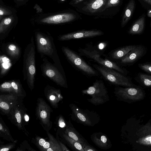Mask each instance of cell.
<instances>
[{
  "mask_svg": "<svg viewBox=\"0 0 151 151\" xmlns=\"http://www.w3.org/2000/svg\"><path fill=\"white\" fill-rule=\"evenodd\" d=\"M35 57V46L32 37L30 43L25 49L23 70L24 80H27L31 89L34 87L36 73Z\"/></svg>",
  "mask_w": 151,
  "mask_h": 151,
  "instance_id": "cell-1",
  "label": "cell"
},
{
  "mask_svg": "<svg viewBox=\"0 0 151 151\" xmlns=\"http://www.w3.org/2000/svg\"><path fill=\"white\" fill-rule=\"evenodd\" d=\"M82 93L91 96V98L87 100L95 105L103 104L109 99L107 88L100 80H96L92 86L82 90Z\"/></svg>",
  "mask_w": 151,
  "mask_h": 151,
  "instance_id": "cell-2",
  "label": "cell"
},
{
  "mask_svg": "<svg viewBox=\"0 0 151 151\" xmlns=\"http://www.w3.org/2000/svg\"><path fill=\"white\" fill-rule=\"evenodd\" d=\"M73 119L84 125L93 126L99 122V115L93 111L82 109L73 104L70 105Z\"/></svg>",
  "mask_w": 151,
  "mask_h": 151,
  "instance_id": "cell-3",
  "label": "cell"
},
{
  "mask_svg": "<svg viewBox=\"0 0 151 151\" xmlns=\"http://www.w3.org/2000/svg\"><path fill=\"white\" fill-rule=\"evenodd\" d=\"M93 65L106 80L111 83L129 87L133 86L126 77L118 71L101 65L93 64Z\"/></svg>",
  "mask_w": 151,
  "mask_h": 151,
  "instance_id": "cell-4",
  "label": "cell"
},
{
  "mask_svg": "<svg viewBox=\"0 0 151 151\" xmlns=\"http://www.w3.org/2000/svg\"><path fill=\"white\" fill-rule=\"evenodd\" d=\"M63 51L70 62L81 71L91 76H96L97 71L80 56L68 48L63 47Z\"/></svg>",
  "mask_w": 151,
  "mask_h": 151,
  "instance_id": "cell-5",
  "label": "cell"
},
{
  "mask_svg": "<svg viewBox=\"0 0 151 151\" xmlns=\"http://www.w3.org/2000/svg\"><path fill=\"white\" fill-rule=\"evenodd\" d=\"M78 51L81 55L92 59L101 65L113 69L121 73H124L123 69L116 63L101 57L98 51L96 50L87 48L80 49Z\"/></svg>",
  "mask_w": 151,
  "mask_h": 151,
  "instance_id": "cell-6",
  "label": "cell"
},
{
  "mask_svg": "<svg viewBox=\"0 0 151 151\" xmlns=\"http://www.w3.org/2000/svg\"><path fill=\"white\" fill-rule=\"evenodd\" d=\"M44 63L42 67L43 74L58 85L67 87L66 81L58 70L47 60H43Z\"/></svg>",
  "mask_w": 151,
  "mask_h": 151,
  "instance_id": "cell-7",
  "label": "cell"
},
{
  "mask_svg": "<svg viewBox=\"0 0 151 151\" xmlns=\"http://www.w3.org/2000/svg\"><path fill=\"white\" fill-rule=\"evenodd\" d=\"M36 41L38 52L51 58L53 57L55 49L49 38L38 32L36 35Z\"/></svg>",
  "mask_w": 151,
  "mask_h": 151,
  "instance_id": "cell-8",
  "label": "cell"
},
{
  "mask_svg": "<svg viewBox=\"0 0 151 151\" xmlns=\"http://www.w3.org/2000/svg\"><path fill=\"white\" fill-rule=\"evenodd\" d=\"M114 93L117 97L125 99L137 101L144 97L142 91L138 88H116Z\"/></svg>",
  "mask_w": 151,
  "mask_h": 151,
  "instance_id": "cell-9",
  "label": "cell"
},
{
  "mask_svg": "<svg viewBox=\"0 0 151 151\" xmlns=\"http://www.w3.org/2000/svg\"><path fill=\"white\" fill-rule=\"evenodd\" d=\"M103 34L102 31L99 30H83L63 35L60 37L59 39L60 40H68L93 37Z\"/></svg>",
  "mask_w": 151,
  "mask_h": 151,
  "instance_id": "cell-10",
  "label": "cell"
},
{
  "mask_svg": "<svg viewBox=\"0 0 151 151\" xmlns=\"http://www.w3.org/2000/svg\"><path fill=\"white\" fill-rule=\"evenodd\" d=\"M76 18L71 13H64L53 15L44 18L40 20L42 23L49 24H58L70 22Z\"/></svg>",
  "mask_w": 151,
  "mask_h": 151,
  "instance_id": "cell-11",
  "label": "cell"
},
{
  "mask_svg": "<svg viewBox=\"0 0 151 151\" xmlns=\"http://www.w3.org/2000/svg\"><path fill=\"white\" fill-rule=\"evenodd\" d=\"M138 140L136 142L140 144L151 145V124L148 123L140 128L137 132Z\"/></svg>",
  "mask_w": 151,
  "mask_h": 151,
  "instance_id": "cell-12",
  "label": "cell"
},
{
  "mask_svg": "<svg viewBox=\"0 0 151 151\" xmlns=\"http://www.w3.org/2000/svg\"><path fill=\"white\" fill-rule=\"evenodd\" d=\"M91 138L95 144L101 149L107 150L112 146V144L108 137L101 132L92 134Z\"/></svg>",
  "mask_w": 151,
  "mask_h": 151,
  "instance_id": "cell-13",
  "label": "cell"
},
{
  "mask_svg": "<svg viewBox=\"0 0 151 151\" xmlns=\"http://www.w3.org/2000/svg\"><path fill=\"white\" fill-rule=\"evenodd\" d=\"M107 1V0H92L82 9L85 12L91 13L103 11L105 10Z\"/></svg>",
  "mask_w": 151,
  "mask_h": 151,
  "instance_id": "cell-14",
  "label": "cell"
},
{
  "mask_svg": "<svg viewBox=\"0 0 151 151\" xmlns=\"http://www.w3.org/2000/svg\"><path fill=\"white\" fill-rule=\"evenodd\" d=\"M143 52L142 46H136L121 58V62L124 63L132 62L140 57Z\"/></svg>",
  "mask_w": 151,
  "mask_h": 151,
  "instance_id": "cell-15",
  "label": "cell"
},
{
  "mask_svg": "<svg viewBox=\"0 0 151 151\" xmlns=\"http://www.w3.org/2000/svg\"><path fill=\"white\" fill-rule=\"evenodd\" d=\"M65 134L73 139L79 142L81 145L88 144L87 141L73 127H67L65 131Z\"/></svg>",
  "mask_w": 151,
  "mask_h": 151,
  "instance_id": "cell-16",
  "label": "cell"
},
{
  "mask_svg": "<svg viewBox=\"0 0 151 151\" xmlns=\"http://www.w3.org/2000/svg\"><path fill=\"white\" fill-rule=\"evenodd\" d=\"M135 6L134 0H130L125 9L121 23L122 27H124L132 17Z\"/></svg>",
  "mask_w": 151,
  "mask_h": 151,
  "instance_id": "cell-17",
  "label": "cell"
},
{
  "mask_svg": "<svg viewBox=\"0 0 151 151\" xmlns=\"http://www.w3.org/2000/svg\"><path fill=\"white\" fill-rule=\"evenodd\" d=\"M136 47L135 45H129L117 49L111 53V57L115 59H121Z\"/></svg>",
  "mask_w": 151,
  "mask_h": 151,
  "instance_id": "cell-18",
  "label": "cell"
},
{
  "mask_svg": "<svg viewBox=\"0 0 151 151\" xmlns=\"http://www.w3.org/2000/svg\"><path fill=\"white\" fill-rule=\"evenodd\" d=\"M39 107V115L40 119L45 124H47L49 121V111L47 105L44 102L40 104Z\"/></svg>",
  "mask_w": 151,
  "mask_h": 151,
  "instance_id": "cell-19",
  "label": "cell"
},
{
  "mask_svg": "<svg viewBox=\"0 0 151 151\" xmlns=\"http://www.w3.org/2000/svg\"><path fill=\"white\" fill-rule=\"evenodd\" d=\"M145 24V19L142 17L137 20L133 25L129 31L131 34L141 33L143 31Z\"/></svg>",
  "mask_w": 151,
  "mask_h": 151,
  "instance_id": "cell-20",
  "label": "cell"
},
{
  "mask_svg": "<svg viewBox=\"0 0 151 151\" xmlns=\"http://www.w3.org/2000/svg\"><path fill=\"white\" fill-rule=\"evenodd\" d=\"M1 75H5L12 65L10 60L6 56L1 55L0 57Z\"/></svg>",
  "mask_w": 151,
  "mask_h": 151,
  "instance_id": "cell-21",
  "label": "cell"
},
{
  "mask_svg": "<svg viewBox=\"0 0 151 151\" xmlns=\"http://www.w3.org/2000/svg\"><path fill=\"white\" fill-rule=\"evenodd\" d=\"M63 137L70 147L76 151H84L81 144L65 134H63Z\"/></svg>",
  "mask_w": 151,
  "mask_h": 151,
  "instance_id": "cell-22",
  "label": "cell"
},
{
  "mask_svg": "<svg viewBox=\"0 0 151 151\" xmlns=\"http://www.w3.org/2000/svg\"><path fill=\"white\" fill-rule=\"evenodd\" d=\"M7 54L13 58H18L20 54V50L19 47L16 45L11 43L9 44L6 47Z\"/></svg>",
  "mask_w": 151,
  "mask_h": 151,
  "instance_id": "cell-23",
  "label": "cell"
},
{
  "mask_svg": "<svg viewBox=\"0 0 151 151\" xmlns=\"http://www.w3.org/2000/svg\"><path fill=\"white\" fill-rule=\"evenodd\" d=\"M7 99H6L5 96L4 97L5 99L2 97V99L0 98V106L1 109L4 111H9L12 106L14 105L15 102H11L9 101L15 99L14 96H12L10 99H9V96H6Z\"/></svg>",
  "mask_w": 151,
  "mask_h": 151,
  "instance_id": "cell-24",
  "label": "cell"
},
{
  "mask_svg": "<svg viewBox=\"0 0 151 151\" xmlns=\"http://www.w3.org/2000/svg\"><path fill=\"white\" fill-rule=\"evenodd\" d=\"M12 16L4 18L2 19L0 23V33L4 32L13 22Z\"/></svg>",
  "mask_w": 151,
  "mask_h": 151,
  "instance_id": "cell-25",
  "label": "cell"
},
{
  "mask_svg": "<svg viewBox=\"0 0 151 151\" xmlns=\"http://www.w3.org/2000/svg\"><path fill=\"white\" fill-rule=\"evenodd\" d=\"M0 90L2 92H14L11 82H5L2 84L0 86Z\"/></svg>",
  "mask_w": 151,
  "mask_h": 151,
  "instance_id": "cell-26",
  "label": "cell"
},
{
  "mask_svg": "<svg viewBox=\"0 0 151 151\" xmlns=\"http://www.w3.org/2000/svg\"><path fill=\"white\" fill-rule=\"evenodd\" d=\"M140 78L145 85L151 86V76L141 74L139 75Z\"/></svg>",
  "mask_w": 151,
  "mask_h": 151,
  "instance_id": "cell-27",
  "label": "cell"
},
{
  "mask_svg": "<svg viewBox=\"0 0 151 151\" xmlns=\"http://www.w3.org/2000/svg\"><path fill=\"white\" fill-rule=\"evenodd\" d=\"M120 2V0H107L105 9L109 7L118 5Z\"/></svg>",
  "mask_w": 151,
  "mask_h": 151,
  "instance_id": "cell-28",
  "label": "cell"
},
{
  "mask_svg": "<svg viewBox=\"0 0 151 151\" xmlns=\"http://www.w3.org/2000/svg\"><path fill=\"white\" fill-rule=\"evenodd\" d=\"M12 13V12L10 10L1 6L0 8V20H1L2 17L5 15H9L11 14Z\"/></svg>",
  "mask_w": 151,
  "mask_h": 151,
  "instance_id": "cell-29",
  "label": "cell"
},
{
  "mask_svg": "<svg viewBox=\"0 0 151 151\" xmlns=\"http://www.w3.org/2000/svg\"><path fill=\"white\" fill-rule=\"evenodd\" d=\"M11 82L14 89V92L17 94H19L21 89L18 83L14 81H13Z\"/></svg>",
  "mask_w": 151,
  "mask_h": 151,
  "instance_id": "cell-30",
  "label": "cell"
},
{
  "mask_svg": "<svg viewBox=\"0 0 151 151\" xmlns=\"http://www.w3.org/2000/svg\"><path fill=\"white\" fill-rule=\"evenodd\" d=\"M84 151H97L95 148L89 144L82 145Z\"/></svg>",
  "mask_w": 151,
  "mask_h": 151,
  "instance_id": "cell-31",
  "label": "cell"
},
{
  "mask_svg": "<svg viewBox=\"0 0 151 151\" xmlns=\"http://www.w3.org/2000/svg\"><path fill=\"white\" fill-rule=\"evenodd\" d=\"M140 68L144 70L151 73V65L149 64H141Z\"/></svg>",
  "mask_w": 151,
  "mask_h": 151,
  "instance_id": "cell-32",
  "label": "cell"
},
{
  "mask_svg": "<svg viewBox=\"0 0 151 151\" xmlns=\"http://www.w3.org/2000/svg\"><path fill=\"white\" fill-rule=\"evenodd\" d=\"M15 117L18 123L19 124H20L22 120V117L21 113L19 112L16 113L15 114Z\"/></svg>",
  "mask_w": 151,
  "mask_h": 151,
  "instance_id": "cell-33",
  "label": "cell"
},
{
  "mask_svg": "<svg viewBox=\"0 0 151 151\" xmlns=\"http://www.w3.org/2000/svg\"><path fill=\"white\" fill-rule=\"evenodd\" d=\"M59 125L60 127L63 128L65 127L66 125L63 119H61L59 122Z\"/></svg>",
  "mask_w": 151,
  "mask_h": 151,
  "instance_id": "cell-34",
  "label": "cell"
},
{
  "mask_svg": "<svg viewBox=\"0 0 151 151\" xmlns=\"http://www.w3.org/2000/svg\"><path fill=\"white\" fill-rule=\"evenodd\" d=\"M60 144L61 147L62 151H70L62 143L60 142Z\"/></svg>",
  "mask_w": 151,
  "mask_h": 151,
  "instance_id": "cell-35",
  "label": "cell"
},
{
  "mask_svg": "<svg viewBox=\"0 0 151 151\" xmlns=\"http://www.w3.org/2000/svg\"><path fill=\"white\" fill-rule=\"evenodd\" d=\"M50 146V143L47 142H45L44 143L43 147V148L47 150L49 148Z\"/></svg>",
  "mask_w": 151,
  "mask_h": 151,
  "instance_id": "cell-36",
  "label": "cell"
},
{
  "mask_svg": "<svg viewBox=\"0 0 151 151\" xmlns=\"http://www.w3.org/2000/svg\"><path fill=\"white\" fill-rule=\"evenodd\" d=\"M45 142V140L44 139L41 138L39 140V143L41 146H43Z\"/></svg>",
  "mask_w": 151,
  "mask_h": 151,
  "instance_id": "cell-37",
  "label": "cell"
},
{
  "mask_svg": "<svg viewBox=\"0 0 151 151\" xmlns=\"http://www.w3.org/2000/svg\"><path fill=\"white\" fill-rule=\"evenodd\" d=\"M49 99L51 101H53L56 99V97L53 95H51L49 97Z\"/></svg>",
  "mask_w": 151,
  "mask_h": 151,
  "instance_id": "cell-38",
  "label": "cell"
},
{
  "mask_svg": "<svg viewBox=\"0 0 151 151\" xmlns=\"http://www.w3.org/2000/svg\"><path fill=\"white\" fill-rule=\"evenodd\" d=\"M83 0H73L72 1V4H77Z\"/></svg>",
  "mask_w": 151,
  "mask_h": 151,
  "instance_id": "cell-39",
  "label": "cell"
},
{
  "mask_svg": "<svg viewBox=\"0 0 151 151\" xmlns=\"http://www.w3.org/2000/svg\"><path fill=\"white\" fill-rule=\"evenodd\" d=\"M10 147H4L3 148L0 150V151H8L10 149Z\"/></svg>",
  "mask_w": 151,
  "mask_h": 151,
  "instance_id": "cell-40",
  "label": "cell"
},
{
  "mask_svg": "<svg viewBox=\"0 0 151 151\" xmlns=\"http://www.w3.org/2000/svg\"><path fill=\"white\" fill-rule=\"evenodd\" d=\"M24 117L25 120L26 122L28 121L29 120V117L26 114L24 116Z\"/></svg>",
  "mask_w": 151,
  "mask_h": 151,
  "instance_id": "cell-41",
  "label": "cell"
},
{
  "mask_svg": "<svg viewBox=\"0 0 151 151\" xmlns=\"http://www.w3.org/2000/svg\"><path fill=\"white\" fill-rule=\"evenodd\" d=\"M146 3L151 6V0H143Z\"/></svg>",
  "mask_w": 151,
  "mask_h": 151,
  "instance_id": "cell-42",
  "label": "cell"
},
{
  "mask_svg": "<svg viewBox=\"0 0 151 151\" xmlns=\"http://www.w3.org/2000/svg\"><path fill=\"white\" fill-rule=\"evenodd\" d=\"M147 15L148 17H151V10H150L148 11Z\"/></svg>",
  "mask_w": 151,
  "mask_h": 151,
  "instance_id": "cell-43",
  "label": "cell"
},
{
  "mask_svg": "<svg viewBox=\"0 0 151 151\" xmlns=\"http://www.w3.org/2000/svg\"><path fill=\"white\" fill-rule=\"evenodd\" d=\"M61 1H64L65 0H60Z\"/></svg>",
  "mask_w": 151,
  "mask_h": 151,
  "instance_id": "cell-44",
  "label": "cell"
}]
</instances>
